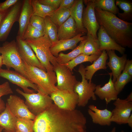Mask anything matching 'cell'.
Returning <instances> with one entry per match:
<instances>
[{"label":"cell","mask_w":132,"mask_h":132,"mask_svg":"<svg viewBox=\"0 0 132 132\" xmlns=\"http://www.w3.org/2000/svg\"><path fill=\"white\" fill-rule=\"evenodd\" d=\"M53 70L56 77L57 88L74 91L75 86L78 81L70 70L65 66L57 63L53 66Z\"/></svg>","instance_id":"cell-9"},{"label":"cell","mask_w":132,"mask_h":132,"mask_svg":"<svg viewBox=\"0 0 132 132\" xmlns=\"http://www.w3.org/2000/svg\"><path fill=\"white\" fill-rule=\"evenodd\" d=\"M13 93L8 82L6 81L0 85V98L3 96L12 94Z\"/></svg>","instance_id":"cell-39"},{"label":"cell","mask_w":132,"mask_h":132,"mask_svg":"<svg viewBox=\"0 0 132 132\" xmlns=\"http://www.w3.org/2000/svg\"><path fill=\"white\" fill-rule=\"evenodd\" d=\"M0 77L6 79L10 82L19 86L25 93L30 94L35 93L34 90L30 89L29 88H31L37 92L38 91L36 85L15 71L1 69L0 71Z\"/></svg>","instance_id":"cell-11"},{"label":"cell","mask_w":132,"mask_h":132,"mask_svg":"<svg viewBox=\"0 0 132 132\" xmlns=\"http://www.w3.org/2000/svg\"><path fill=\"white\" fill-rule=\"evenodd\" d=\"M75 0H61L59 7H64L68 9L73 6Z\"/></svg>","instance_id":"cell-41"},{"label":"cell","mask_w":132,"mask_h":132,"mask_svg":"<svg viewBox=\"0 0 132 132\" xmlns=\"http://www.w3.org/2000/svg\"><path fill=\"white\" fill-rule=\"evenodd\" d=\"M5 110L0 114V126L4 132H15L17 118L12 114L6 103Z\"/></svg>","instance_id":"cell-25"},{"label":"cell","mask_w":132,"mask_h":132,"mask_svg":"<svg viewBox=\"0 0 132 132\" xmlns=\"http://www.w3.org/2000/svg\"><path fill=\"white\" fill-rule=\"evenodd\" d=\"M132 77L124 69L114 83V86L119 94L123 90L125 86L131 81Z\"/></svg>","instance_id":"cell-35"},{"label":"cell","mask_w":132,"mask_h":132,"mask_svg":"<svg viewBox=\"0 0 132 132\" xmlns=\"http://www.w3.org/2000/svg\"><path fill=\"white\" fill-rule=\"evenodd\" d=\"M6 108V104L4 101L0 98V114L5 110Z\"/></svg>","instance_id":"cell-43"},{"label":"cell","mask_w":132,"mask_h":132,"mask_svg":"<svg viewBox=\"0 0 132 132\" xmlns=\"http://www.w3.org/2000/svg\"><path fill=\"white\" fill-rule=\"evenodd\" d=\"M2 65V57L1 55H0V69H1Z\"/></svg>","instance_id":"cell-47"},{"label":"cell","mask_w":132,"mask_h":132,"mask_svg":"<svg viewBox=\"0 0 132 132\" xmlns=\"http://www.w3.org/2000/svg\"><path fill=\"white\" fill-rule=\"evenodd\" d=\"M1 69H0V71Z\"/></svg>","instance_id":"cell-52"},{"label":"cell","mask_w":132,"mask_h":132,"mask_svg":"<svg viewBox=\"0 0 132 132\" xmlns=\"http://www.w3.org/2000/svg\"><path fill=\"white\" fill-rule=\"evenodd\" d=\"M50 96L54 104L63 109L74 110L78 103V95L74 91L58 89Z\"/></svg>","instance_id":"cell-10"},{"label":"cell","mask_w":132,"mask_h":132,"mask_svg":"<svg viewBox=\"0 0 132 132\" xmlns=\"http://www.w3.org/2000/svg\"><path fill=\"white\" fill-rule=\"evenodd\" d=\"M33 9L32 15L38 16L43 18L51 17L56 10L55 9L39 2L38 0H31Z\"/></svg>","instance_id":"cell-28"},{"label":"cell","mask_w":132,"mask_h":132,"mask_svg":"<svg viewBox=\"0 0 132 132\" xmlns=\"http://www.w3.org/2000/svg\"><path fill=\"white\" fill-rule=\"evenodd\" d=\"M33 121L34 132H87V119L80 110L63 109L53 103Z\"/></svg>","instance_id":"cell-1"},{"label":"cell","mask_w":132,"mask_h":132,"mask_svg":"<svg viewBox=\"0 0 132 132\" xmlns=\"http://www.w3.org/2000/svg\"><path fill=\"white\" fill-rule=\"evenodd\" d=\"M70 16L74 20L79 33H87V30L82 24V16L84 10L83 1L75 0L72 6L69 9Z\"/></svg>","instance_id":"cell-24"},{"label":"cell","mask_w":132,"mask_h":132,"mask_svg":"<svg viewBox=\"0 0 132 132\" xmlns=\"http://www.w3.org/2000/svg\"><path fill=\"white\" fill-rule=\"evenodd\" d=\"M113 104L115 108L111 111V122L120 125L127 124V121L131 114L132 102L118 98Z\"/></svg>","instance_id":"cell-13"},{"label":"cell","mask_w":132,"mask_h":132,"mask_svg":"<svg viewBox=\"0 0 132 132\" xmlns=\"http://www.w3.org/2000/svg\"><path fill=\"white\" fill-rule=\"evenodd\" d=\"M44 26L43 33L44 35L47 36L52 43L58 40L57 26L52 21L48 16L44 18Z\"/></svg>","instance_id":"cell-30"},{"label":"cell","mask_w":132,"mask_h":132,"mask_svg":"<svg viewBox=\"0 0 132 132\" xmlns=\"http://www.w3.org/2000/svg\"><path fill=\"white\" fill-rule=\"evenodd\" d=\"M108 58L106 51H103L98 58L94 61L92 64L85 67V78L89 80V82H92L91 79L93 75L98 70L107 69L106 61Z\"/></svg>","instance_id":"cell-23"},{"label":"cell","mask_w":132,"mask_h":132,"mask_svg":"<svg viewBox=\"0 0 132 132\" xmlns=\"http://www.w3.org/2000/svg\"><path fill=\"white\" fill-rule=\"evenodd\" d=\"M44 35L43 32L40 31L29 24L24 32L23 39L24 40L35 39Z\"/></svg>","instance_id":"cell-36"},{"label":"cell","mask_w":132,"mask_h":132,"mask_svg":"<svg viewBox=\"0 0 132 132\" xmlns=\"http://www.w3.org/2000/svg\"><path fill=\"white\" fill-rule=\"evenodd\" d=\"M125 99L129 102H132V93L131 92L128 95Z\"/></svg>","instance_id":"cell-45"},{"label":"cell","mask_w":132,"mask_h":132,"mask_svg":"<svg viewBox=\"0 0 132 132\" xmlns=\"http://www.w3.org/2000/svg\"><path fill=\"white\" fill-rule=\"evenodd\" d=\"M15 132H18L16 131Z\"/></svg>","instance_id":"cell-51"},{"label":"cell","mask_w":132,"mask_h":132,"mask_svg":"<svg viewBox=\"0 0 132 132\" xmlns=\"http://www.w3.org/2000/svg\"><path fill=\"white\" fill-rule=\"evenodd\" d=\"M9 109L17 119L26 118L34 120L36 116L29 110L24 100L16 95H10L7 99Z\"/></svg>","instance_id":"cell-14"},{"label":"cell","mask_w":132,"mask_h":132,"mask_svg":"<svg viewBox=\"0 0 132 132\" xmlns=\"http://www.w3.org/2000/svg\"><path fill=\"white\" fill-rule=\"evenodd\" d=\"M121 132H124V131H121Z\"/></svg>","instance_id":"cell-50"},{"label":"cell","mask_w":132,"mask_h":132,"mask_svg":"<svg viewBox=\"0 0 132 132\" xmlns=\"http://www.w3.org/2000/svg\"><path fill=\"white\" fill-rule=\"evenodd\" d=\"M97 36L99 44V50L101 52L104 50H116L121 54H125V48L117 43L101 26H100Z\"/></svg>","instance_id":"cell-18"},{"label":"cell","mask_w":132,"mask_h":132,"mask_svg":"<svg viewBox=\"0 0 132 132\" xmlns=\"http://www.w3.org/2000/svg\"><path fill=\"white\" fill-rule=\"evenodd\" d=\"M70 16L69 10L64 7H59L50 17L52 21L57 26L59 27Z\"/></svg>","instance_id":"cell-31"},{"label":"cell","mask_w":132,"mask_h":132,"mask_svg":"<svg viewBox=\"0 0 132 132\" xmlns=\"http://www.w3.org/2000/svg\"><path fill=\"white\" fill-rule=\"evenodd\" d=\"M79 33L75 22L70 16L66 21L59 27L57 31L58 40L71 39Z\"/></svg>","instance_id":"cell-22"},{"label":"cell","mask_w":132,"mask_h":132,"mask_svg":"<svg viewBox=\"0 0 132 132\" xmlns=\"http://www.w3.org/2000/svg\"><path fill=\"white\" fill-rule=\"evenodd\" d=\"M110 132H116V128L114 127L112 129Z\"/></svg>","instance_id":"cell-48"},{"label":"cell","mask_w":132,"mask_h":132,"mask_svg":"<svg viewBox=\"0 0 132 132\" xmlns=\"http://www.w3.org/2000/svg\"><path fill=\"white\" fill-rule=\"evenodd\" d=\"M99 56L95 55H87L81 53L66 64L62 65L67 66L72 72L73 69L77 65L88 62L92 63L97 60Z\"/></svg>","instance_id":"cell-33"},{"label":"cell","mask_w":132,"mask_h":132,"mask_svg":"<svg viewBox=\"0 0 132 132\" xmlns=\"http://www.w3.org/2000/svg\"><path fill=\"white\" fill-rule=\"evenodd\" d=\"M25 99V103L30 111L36 116L43 112L53 104L50 96L38 91L37 93H25L18 88L16 90Z\"/></svg>","instance_id":"cell-6"},{"label":"cell","mask_w":132,"mask_h":132,"mask_svg":"<svg viewBox=\"0 0 132 132\" xmlns=\"http://www.w3.org/2000/svg\"><path fill=\"white\" fill-rule=\"evenodd\" d=\"M98 23L117 43L125 48H132V23L123 21L115 14L95 7Z\"/></svg>","instance_id":"cell-2"},{"label":"cell","mask_w":132,"mask_h":132,"mask_svg":"<svg viewBox=\"0 0 132 132\" xmlns=\"http://www.w3.org/2000/svg\"><path fill=\"white\" fill-rule=\"evenodd\" d=\"M29 24L40 31L43 32L44 26V18L38 16L32 15Z\"/></svg>","instance_id":"cell-37"},{"label":"cell","mask_w":132,"mask_h":132,"mask_svg":"<svg viewBox=\"0 0 132 132\" xmlns=\"http://www.w3.org/2000/svg\"><path fill=\"white\" fill-rule=\"evenodd\" d=\"M86 5L83 10L82 24L87 33L95 39H98L97 33L100 26L97 21L95 11V5L92 0H84Z\"/></svg>","instance_id":"cell-12"},{"label":"cell","mask_w":132,"mask_h":132,"mask_svg":"<svg viewBox=\"0 0 132 132\" xmlns=\"http://www.w3.org/2000/svg\"><path fill=\"white\" fill-rule=\"evenodd\" d=\"M33 13V9L31 0H23L18 21L19 27L17 36L23 39L25 30L29 24Z\"/></svg>","instance_id":"cell-21"},{"label":"cell","mask_w":132,"mask_h":132,"mask_svg":"<svg viewBox=\"0 0 132 132\" xmlns=\"http://www.w3.org/2000/svg\"><path fill=\"white\" fill-rule=\"evenodd\" d=\"M128 74L132 77V60L127 59L126 61L124 69Z\"/></svg>","instance_id":"cell-42"},{"label":"cell","mask_w":132,"mask_h":132,"mask_svg":"<svg viewBox=\"0 0 132 132\" xmlns=\"http://www.w3.org/2000/svg\"><path fill=\"white\" fill-rule=\"evenodd\" d=\"M86 34L80 33L71 38L58 40L52 43L50 48L51 53L56 57L62 51L68 49L73 50L76 47L78 42L86 38L87 36L85 35Z\"/></svg>","instance_id":"cell-16"},{"label":"cell","mask_w":132,"mask_h":132,"mask_svg":"<svg viewBox=\"0 0 132 132\" xmlns=\"http://www.w3.org/2000/svg\"><path fill=\"white\" fill-rule=\"evenodd\" d=\"M5 13L0 12V25Z\"/></svg>","instance_id":"cell-46"},{"label":"cell","mask_w":132,"mask_h":132,"mask_svg":"<svg viewBox=\"0 0 132 132\" xmlns=\"http://www.w3.org/2000/svg\"><path fill=\"white\" fill-rule=\"evenodd\" d=\"M95 7L116 14L119 12V9L116 5L115 0H92Z\"/></svg>","instance_id":"cell-32"},{"label":"cell","mask_w":132,"mask_h":132,"mask_svg":"<svg viewBox=\"0 0 132 132\" xmlns=\"http://www.w3.org/2000/svg\"><path fill=\"white\" fill-rule=\"evenodd\" d=\"M86 36V40L82 53L87 55H95L100 56L102 52L99 50V44L98 39H94L88 33Z\"/></svg>","instance_id":"cell-27"},{"label":"cell","mask_w":132,"mask_h":132,"mask_svg":"<svg viewBox=\"0 0 132 132\" xmlns=\"http://www.w3.org/2000/svg\"><path fill=\"white\" fill-rule=\"evenodd\" d=\"M30 46L39 61L46 71H54L53 66L57 63L56 57L51 53L50 48L52 43L47 36L35 39L25 40Z\"/></svg>","instance_id":"cell-4"},{"label":"cell","mask_w":132,"mask_h":132,"mask_svg":"<svg viewBox=\"0 0 132 132\" xmlns=\"http://www.w3.org/2000/svg\"><path fill=\"white\" fill-rule=\"evenodd\" d=\"M110 78L108 83L103 87L99 85H96L95 91V95L101 100H104L107 104L118 98L119 93L115 90L112 81L111 72L109 74Z\"/></svg>","instance_id":"cell-19"},{"label":"cell","mask_w":132,"mask_h":132,"mask_svg":"<svg viewBox=\"0 0 132 132\" xmlns=\"http://www.w3.org/2000/svg\"><path fill=\"white\" fill-rule=\"evenodd\" d=\"M23 0H19L5 13L0 25V41L7 38L14 23L18 21Z\"/></svg>","instance_id":"cell-8"},{"label":"cell","mask_w":132,"mask_h":132,"mask_svg":"<svg viewBox=\"0 0 132 132\" xmlns=\"http://www.w3.org/2000/svg\"><path fill=\"white\" fill-rule=\"evenodd\" d=\"M127 124L132 128V114L130 115L127 121Z\"/></svg>","instance_id":"cell-44"},{"label":"cell","mask_w":132,"mask_h":132,"mask_svg":"<svg viewBox=\"0 0 132 132\" xmlns=\"http://www.w3.org/2000/svg\"><path fill=\"white\" fill-rule=\"evenodd\" d=\"M85 66L83 64H81L78 72L81 76L82 81H78L74 89V91L78 95L77 105L79 107L85 106L91 99L94 100L97 99L94 92L96 85L92 82L88 81L85 78Z\"/></svg>","instance_id":"cell-7"},{"label":"cell","mask_w":132,"mask_h":132,"mask_svg":"<svg viewBox=\"0 0 132 132\" xmlns=\"http://www.w3.org/2000/svg\"><path fill=\"white\" fill-rule=\"evenodd\" d=\"M16 41L19 53L23 61L28 65L36 66L46 71L30 46L25 40L17 36Z\"/></svg>","instance_id":"cell-15"},{"label":"cell","mask_w":132,"mask_h":132,"mask_svg":"<svg viewBox=\"0 0 132 132\" xmlns=\"http://www.w3.org/2000/svg\"><path fill=\"white\" fill-rule=\"evenodd\" d=\"M107 53L109 57V61L106 64L112 71V81L114 83L124 69L127 60V55L124 54L122 56L119 57L113 50L107 51Z\"/></svg>","instance_id":"cell-17"},{"label":"cell","mask_w":132,"mask_h":132,"mask_svg":"<svg viewBox=\"0 0 132 132\" xmlns=\"http://www.w3.org/2000/svg\"><path fill=\"white\" fill-rule=\"evenodd\" d=\"M18 1V0H6L3 2L0 3V12L5 13Z\"/></svg>","instance_id":"cell-38"},{"label":"cell","mask_w":132,"mask_h":132,"mask_svg":"<svg viewBox=\"0 0 132 132\" xmlns=\"http://www.w3.org/2000/svg\"><path fill=\"white\" fill-rule=\"evenodd\" d=\"M23 62L28 79L36 85L38 91L50 95L58 90L55 86L57 78L54 72H48Z\"/></svg>","instance_id":"cell-3"},{"label":"cell","mask_w":132,"mask_h":132,"mask_svg":"<svg viewBox=\"0 0 132 132\" xmlns=\"http://www.w3.org/2000/svg\"><path fill=\"white\" fill-rule=\"evenodd\" d=\"M88 107V112L93 123L103 126L111 125V111L107 109H99L93 105H89Z\"/></svg>","instance_id":"cell-20"},{"label":"cell","mask_w":132,"mask_h":132,"mask_svg":"<svg viewBox=\"0 0 132 132\" xmlns=\"http://www.w3.org/2000/svg\"><path fill=\"white\" fill-rule=\"evenodd\" d=\"M86 38L81 41L78 45L72 51L67 54L61 52L56 57L57 63L60 65H64L72 60L82 53L83 49L86 41Z\"/></svg>","instance_id":"cell-26"},{"label":"cell","mask_w":132,"mask_h":132,"mask_svg":"<svg viewBox=\"0 0 132 132\" xmlns=\"http://www.w3.org/2000/svg\"><path fill=\"white\" fill-rule=\"evenodd\" d=\"M0 53L2 57L3 65L7 69L13 68L28 78L23 62L19 53L16 41L6 42L0 47Z\"/></svg>","instance_id":"cell-5"},{"label":"cell","mask_w":132,"mask_h":132,"mask_svg":"<svg viewBox=\"0 0 132 132\" xmlns=\"http://www.w3.org/2000/svg\"><path fill=\"white\" fill-rule=\"evenodd\" d=\"M40 3L57 10L59 7L61 0H38Z\"/></svg>","instance_id":"cell-40"},{"label":"cell","mask_w":132,"mask_h":132,"mask_svg":"<svg viewBox=\"0 0 132 132\" xmlns=\"http://www.w3.org/2000/svg\"><path fill=\"white\" fill-rule=\"evenodd\" d=\"M34 121L26 118L17 119L16 131L18 132H33Z\"/></svg>","instance_id":"cell-34"},{"label":"cell","mask_w":132,"mask_h":132,"mask_svg":"<svg viewBox=\"0 0 132 132\" xmlns=\"http://www.w3.org/2000/svg\"><path fill=\"white\" fill-rule=\"evenodd\" d=\"M3 130L4 129L2 127L0 126V132H2Z\"/></svg>","instance_id":"cell-49"},{"label":"cell","mask_w":132,"mask_h":132,"mask_svg":"<svg viewBox=\"0 0 132 132\" xmlns=\"http://www.w3.org/2000/svg\"><path fill=\"white\" fill-rule=\"evenodd\" d=\"M118 6L123 11L122 13L119 12V18L125 21L131 20L132 19V3L131 1L125 0H117L115 1Z\"/></svg>","instance_id":"cell-29"}]
</instances>
